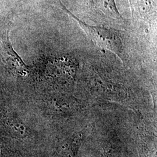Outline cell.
<instances>
[{"instance_id":"1","label":"cell","mask_w":157,"mask_h":157,"mask_svg":"<svg viewBox=\"0 0 157 157\" xmlns=\"http://www.w3.org/2000/svg\"><path fill=\"white\" fill-rule=\"evenodd\" d=\"M67 14L75 20L96 45L104 50L109 51L124 61V45L122 34L117 30L101 26H93L78 19L66 7L63 6Z\"/></svg>"},{"instance_id":"2","label":"cell","mask_w":157,"mask_h":157,"mask_svg":"<svg viewBox=\"0 0 157 157\" xmlns=\"http://www.w3.org/2000/svg\"><path fill=\"white\" fill-rule=\"evenodd\" d=\"M0 52L8 66L15 72L22 76H26L28 74V67L23 61L21 58L13 50L8 34L3 37L1 41Z\"/></svg>"},{"instance_id":"3","label":"cell","mask_w":157,"mask_h":157,"mask_svg":"<svg viewBox=\"0 0 157 157\" xmlns=\"http://www.w3.org/2000/svg\"><path fill=\"white\" fill-rule=\"evenodd\" d=\"M93 11L108 20L121 22L123 18L117 7L115 0H88Z\"/></svg>"},{"instance_id":"4","label":"cell","mask_w":157,"mask_h":157,"mask_svg":"<svg viewBox=\"0 0 157 157\" xmlns=\"http://www.w3.org/2000/svg\"><path fill=\"white\" fill-rule=\"evenodd\" d=\"M133 18L137 20L149 19L154 12L152 0H129Z\"/></svg>"}]
</instances>
